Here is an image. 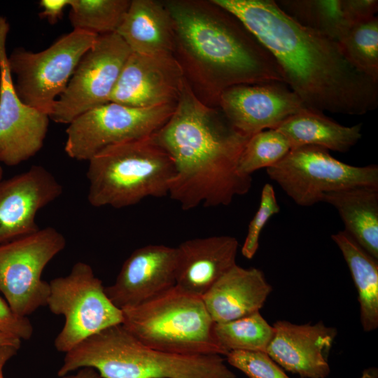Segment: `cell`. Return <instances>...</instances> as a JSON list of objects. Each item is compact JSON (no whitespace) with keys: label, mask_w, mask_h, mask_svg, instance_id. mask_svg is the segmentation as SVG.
I'll use <instances>...</instances> for the list:
<instances>
[{"label":"cell","mask_w":378,"mask_h":378,"mask_svg":"<svg viewBox=\"0 0 378 378\" xmlns=\"http://www.w3.org/2000/svg\"><path fill=\"white\" fill-rule=\"evenodd\" d=\"M185 78L173 55L131 52L110 102L135 108L176 104Z\"/></svg>","instance_id":"obj_16"},{"label":"cell","mask_w":378,"mask_h":378,"mask_svg":"<svg viewBox=\"0 0 378 378\" xmlns=\"http://www.w3.org/2000/svg\"><path fill=\"white\" fill-rule=\"evenodd\" d=\"M275 192L270 183L264 185L260 196L259 207L249 223L247 234L241 251L244 257L252 259L259 248L260 233L270 218L279 213Z\"/></svg>","instance_id":"obj_30"},{"label":"cell","mask_w":378,"mask_h":378,"mask_svg":"<svg viewBox=\"0 0 378 378\" xmlns=\"http://www.w3.org/2000/svg\"><path fill=\"white\" fill-rule=\"evenodd\" d=\"M232 13L276 62L306 108L364 115L378 106V82L352 66L337 42L307 28L273 0H214Z\"/></svg>","instance_id":"obj_1"},{"label":"cell","mask_w":378,"mask_h":378,"mask_svg":"<svg viewBox=\"0 0 378 378\" xmlns=\"http://www.w3.org/2000/svg\"><path fill=\"white\" fill-rule=\"evenodd\" d=\"M176 105L135 108L109 102L97 106L68 125L64 150L72 159L88 162L109 146L151 136Z\"/></svg>","instance_id":"obj_11"},{"label":"cell","mask_w":378,"mask_h":378,"mask_svg":"<svg viewBox=\"0 0 378 378\" xmlns=\"http://www.w3.org/2000/svg\"><path fill=\"white\" fill-rule=\"evenodd\" d=\"M279 7L300 24L335 41L347 28L343 0H279Z\"/></svg>","instance_id":"obj_25"},{"label":"cell","mask_w":378,"mask_h":378,"mask_svg":"<svg viewBox=\"0 0 378 378\" xmlns=\"http://www.w3.org/2000/svg\"><path fill=\"white\" fill-rule=\"evenodd\" d=\"M3 368H0V378H4V373H3Z\"/></svg>","instance_id":"obj_39"},{"label":"cell","mask_w":378,"mask_h":378,"mask_svg":"<svg viewBox=\"0 0 378 378\" xmlns=\"http://www.w3.org/2000/svg\"><path fill=\"white\" fill-rule=\"evenodd\" d=\"M85 367L94 368L102 378H236L223 356L157 350L140 342L122 324L88 337L65 353L57 374Z\"/></svg>","instance_id":"obj_4"},{"label":"cell","mask_w":378,"mask_h":378,"mask_svg":"<svg viewBox=\"0 0 378 378\" xmlns=\"http://www.w3.org/2000/svg\"><path fill=\"white\" fill-rule=\"evenodd\" d=\"M272 290L262 270L234 265L201 298L214 323H225L257 312Z\"/></svg>","instance_id":"obj_20"},{"label":"cell","mask_w":378,"mask_h":378,"mask_svg":"<svg viewBox=\"0 0 378 378\" xmlns=\"http://www.w3.org/2000/svg\"><path fill=\"white\" fill-rule=\"evenodd\" d=\"M321 202L337 209L344 230L378 260V187L361 186L328 192Z\"/></svg>","instance_id":"obj_22"},{"label":"cell","mask_w":378,"mask_h":378,"mask_svg":"<svg viewBox=\"0 0 378 378\" xmlns=\"http://www.w3.org/2000/svg\"><path fill=\"white\" fill-rule=\"evenodd\" d=\"M218 107L237 130L251 136L276 129L305 106L284 82L272 81L230 87L221 93Z\"/></svg>","instance_id":"obj_14"},{"label":"cell","mask_w":378,"mask_h":378,"mask_svg":"<svg viewBox=\"0 0 378 378\" xmlns=\"http://www.w3.org/2000/svg\"><path fill=\"white\" fill-rule=\"evenodd\" d=\"M1 66H0V90H1Z\"/></svg>","instance_id":"obj_41"},{"label":"cell","mask_w":378,"mask_h":378,"mask_svg":"<svg viewBox=\"0 0 378 378\" xmlns=\"http://www.w3.org/2000/svg\"><path fill=\"white\" fill-rule=\"evenodd\" d=\"M8 20L0 15V163L15 167L43 147L50 117L25 104L18 96L8 64Z\"/></svg>","instance_id":"obj_13"},{"label":"cell","mask_w":378,"mask_h":378,"mask_svg":"<svg viewBox=\"0 0 378 378\" xmlns=\"http://www.w3.org/2000/svg\"><path fill=\"white\" fill-rule=\"evenodd\" d=\"M131 52L117 33L98 36L80 59L50 119L69 125L83 113L109 102Z\"/></svg>","instance_id":"obj_12"},{"label":"cell","mask_w":378,"mask_h":378,"mask_svg":"<svg viewBox=\"0 0 378 378\" xmlns=\"http://www.w3.org/2000/svg\"><path fill=\"white\" fill-rule=\"evenodd\" d=\"M88 162V200L94 207L121 209L167 196L175 174L172 158L153 134L109 146Z\"/></svg>","instance_id":"obj_5"},{"label":"cell","mask_w":378,"mask_h":378,"mask_svg":"<svg viewBox=\"0 0 378 378\" xmlns=\"http://www.w3.org/2000/svg\"><path fill=\"white\" fill-rule=\"evenodd\" d=\"M291 147L286 136L276 129H268L251 135L239 160L240 174L251 176L262 168H269L282 160Z\"/></svg>","instance_id":"obj_29"},{"label":"cell","mask_w":378,"mask_h":378,"mask_svg":"<svg viewBox=\"0 0 378 378\" xmlns=\"http://www.w3.org/2000/svg\"><path fill=\"white\" fill-rule=\"evenodd\" d=\"M266 172L301 206L321 202L328 192L361 186L378 187L377 164H348L333 158L328 149L316 146L291 148Z\"/></svg>","instance_id":"obj_10"},{"label":"cell","mask_w":378,"mask_h":378,"mask_svg":"<svg viewBox=\"0 0 378 378\" xmlns=\"http://www.w3.org/2000/svg\"><path fill=\"white\" fill-rule=\"evenodd\" d=\"M344 8L350 24L361 22L376 16L377 0H343Z\"/></svg>","instance_id":"obj_33"},{"label":"cell","mask_w":378,"mask_h":378,"mask_svg":"<svg viewBox=\"0 0 378 378\" xmlns=\"http://www.w3.org/2000/svg\"><path fill=\"white\" fill-rule=\"evenodd\" d=\"M348 62L378 82V18L353 24L335 41Z\"/></svg>","instance_id":"obj_27"},{"label":"cell","mask_w":378,"mask_h":378,"mask_svg":"<svg viewBox=\"0 0 378 378\" xmlns=\"http://www.w3.org/2000/svg\"><path fill=\"white\" fill-rule=\"evenodd\" d=\"M361 128V123L344 126L323 112L304 107L276 129L286 136L291 148L316 146L329 151L344 153L360 139Z\"/></svg>","instance_id":"obj_23"},{"label":"cell","mask_w":378,"mask_h":378,"mask_svg":"<svg viewBox=\"0 0 378 378\" xmlns=\"http://www.w3.org/2000/svg\"><path fill=\"white\" fill-rule=\"evenodd\" d=\"M360 378H378L377 368L372 367L363 370Z\"/></svg>","instance_id":"obj_38"},{"label":"cell","mask_w":378,"mask_h":378,"mask_svg":"<svg viewBox=\"0 0 378 378\" xmlns=\"http://www.w3.org/2000/svg\"><path fill=\"white\" fill-rule=\"evenodd\" d=\"M178 262L176 247L149 244L139 248L125 260L105 293L121 310L148 302L176 286Z\"/></svg>","instance_id":"obj_15"},{"label":"cell","mask_w":378,"mask_h":378,"mask_svg":"<svg viewBox=\"0 0 378 378\" xmlns=\"http://www.w3.org/2000/svg\"><path fill=\"white\" fill-rule=\"evenodd\" d=\"M174 32V57L195 96L218 107L221 93L239 84L284 82L271 53L214 0H164Z\"/></svg>","instance_id":"obj_3"},{"label":"cell","mask_w":378,"mask_h":378,"mask_svg":"<svg viewBox=\"0 0 378 378\" xmlns=\"http://www.w3.org/2000/svg\"><path fill=\"white\" fill-rule=\"evenodd\" d=\"M21 341L13 335L0 332V346H13L20 349Z\"/></svg>","instance_id":"obj_37"},{"label":"cell","mask_w":378,"mask_h":378,"mask_svg":"<svg viewBox=\"0 0 378 378\" xmlns=\"http://www.w3.org/2000/svg\"><path fill=\"white\" fill-rule=\"evenodd\" d=\"M66 245L64 236L50 226L0 244V292L15 314L27 317L46 306L50 285L42 273Z\"/></svg>","instance_id":"obj_9"},{"label":"cell","mask_w":378,"mask_h":378,"mask_svg":"<svg viewBox=\"0 0 378 378\" xmlns=\"http://www.w3.org/2000/svg\"><path fill=\"white\" fill-rule=\"evenodd\" d=\"M239 243L229 235L186 240L177 248L178 262L176 288L202 298L236 265Z\"/></svg>","instance_id":"obj_19"},{"label":"cell","mask_w":378,"mask_h":378,"mask_svg":"<svg viewBox=\"0 0 378 378\" xmlns=\"http://www.w3.org/2000/svg\"><path fill=\"white\" fill-rule=\"evenodd\" d=\"M331 239L340 250L356 288L363 329L373 331L378 327V260L344 230L332 234Z\"/></svg>","instance_id":"obj_24"},{"label":"cell","mask_w":378,"mask_h":378,"mask_svg":"<svg viewBox=\"0 0 378 378\" xmlns=\"http://www.w3.org/2000/svg\"><path fill=\"white\" fill-rule=\"evenodd\" d=\"M213 332L217 344L226 356L232 351L266 353L274 330L260 312H257L231 321L214 323Z\"/></svg>","instance_id":"obj_26"},{"label":"cell","mask_w":378,"mask_h":378,"mask_svg":"<svg viewBox=\"0 0 378 378\" xmlns=\"http://www.w3.org/2000/svg\"><path fill=\"white\" fill-rule=\"evenodd\" d=\"M122 312V326L150 348L181 355L225 356L214 338V322L202 299L176 286Z\"/></svg>","instance_id":"obj_6"},{"label":"cell","mask_w":378,"mask_h":378,"mask_svg":"<svg viewBox=\"0 0 378 378\" xmlns=\"http://www.w3.org/2000/svg\"><path fill=\"white\" fill-rule=\"evenodd\" d=\"M74 374H66L59 378H102L99 372L94 368L85 367L77 370Z\"/></svg>","instance_id":"obj_35"},{"label":"cell","mask_w":378,"mask_h":378,"mask_svg":"<svg viewBox=\"0 0 378 378\" xmlns=\"http://www.w3.org/2000/svg\"><path fill=\"white\" fill-rule=\"evenodd\" d=\"M33 326L27 317L15 314L0 296V332L13 335L21 340H29L33 335Z\"/></svg>","instance_id":"obj_32"},{"label":"cell","mask_w":378,"mask_h":378,"mask_svg":"<svg viewBox=\"0 0 378 378\" xmlns=\"http://www.w3.org/2000/svg\"><path fill=\"white\" fill-rule=\"evenodd\" d=\"M49 285L46 306L65 319L54 342L58 351L65 354L88 337L122 324V310L109 300L88 263H75L69 274L52 279Z\"/></svg>","instance_id":"obj_8"},{"label":"cell","mask_w":378,"mask_h":378,"mask_svg":"<svg viewBox=\"0 0 378 378\" xmlns=\"http://www.w3.org/2000/svg\"><path fill=\"white\" fill-rule=\"evenodd\" d=\"M97 37L74 29L40 52L15 48L8 55V64L20 100L50 117L80 59Z\"/></svg>","instance_id":"obj_7"},{"label":"cell","mask_w":378,"mask_h":378,"mask_svg":"<svg viewBox=\"0 0 378 378\" xmlns=\"http://www.w3.org/2000/svg\"><path fill=\"white\" fill-rule=\"evenodd\" d=\"M132 52L173 55V21L163 1L132 0L116 32Z\"/></svg>","instance_id":"obj_21"},{"label":"cell","mask_w":378,"mask_h":378,"mask_svg":"<svg viewBox=\"0 0 378 378\" xmlns=\"http://www.w3.org/2000/svg\"><path fill=\"white\" fill-rule=\"evenodd\" d=\"M274 333L266 353L286 370L301 378H326L328 356L337 335L335 328L316 323L296 324L285 320L273 325Z\"/></svg>","instance_id":"obj_18"},{"label":"cell","mask_w":378,"mask_h":378,"mask_svg":"<svg viewBox=\"0 0 378 378\" xmlns=\"http://www.w3.org/2000/svg\"><path fill=\"white\" fill-rule=\"evenodd\" d=\"M3 178V169L0 165V179Z\"/></svg>","instance_id":"obj_40"},{"label":"cell","mask_w":378,"mask_h":378,"mask_svg":"<svg viewBox=\"0 0 378 378\" xmlns=\"http://www.w3.org/2000/svg\"><path fill=\"white\" fill-rule=\"evenodd\" d=\"M172 158L169 195L184 211L229 205L248 192L252 177L237 170L251 136L237 130L219 107L202 102L185 79L167 121L153 134Z\"/></svg>","instance_id":"obj_2"},{"label":"cell","mask_w":378,"mask_h":378,"mask_svg":"<svg viewBox=\"0 0 378 378\" xmlns=\"http://www.w3.org/2000/svg\"><path fill=\"white\" fill-rule=\"evenodd\" d=\"M225 360L248 378H290L265 352L232 351Z\"/></svg>","instance_id":"obj_31"},{"label":"cell","mask_w":378,"mask_h":378,"mask_svg":"<svg viewBox=\"0 0 378 378\" xmlns=\"http://www.w3.org/2000/svg\"><path fill=\"white\" fill-rule=\"evenodd\" d=\"M18 348L13 346H0V368L13 358L18 351Z\"/></svg>","instance_id":"obj_36"},{"label":"cell","mask_w":378,"mask_h":378,"mask_svg":"<svg viewBox=\"0 0 378 378\" xmlns=\"http://www.w3.org/2000/svg\"><path fill=\"white\" fill-rule=\"evenodd\" d=\"M62 184L41 165L0 179V244L38 229V212L62 193Z\"/></svg>","instance_id":"obj_17"},{"label":"cell","mask_w":378,"mask_h":378,"mask_svg":"<svg viewBox=\"0 0 378 378\" xmlns=\"http://www.w3.org/2000/svg\"><path fill=\"white\" fill-rule=\"evenodd\" d=\"M70 0H41L40 7L43 9L39 13L41 18H46L52 24L61 19L64 10L69 6Z\"/></svg>","instance_id":"obj_34"},{"label":"cell","mask_w":378,"mask_h":378,"mask_svg":"<svg viewBox=\"0 0 378 378\" xmlns=\"http://www.w3.org/2000/svg\"><path fill=\"white\" fill-rule=\"evenodd\" d=\"M130 0H70L69 21L74 29L98 36L116 32Z\"/></svg>","instance_id":"obj_28"}]
</instances>
